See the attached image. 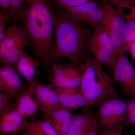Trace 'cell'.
<instances>
[{
	"mask_svg": "<svg viewBox=\"0 0 135 135\" xmlns=\"http://www.w3.org/2000/svg\"><path fill=\"white\" fill-rule=\"evenodd\" d=\"M53 4L47 0H27L21 20L36 55L43 63L53 60L54 54V15Z\"/></svg>",
	"mask_w": 135,
	"mask_h": 135,
	"instance_id": "obj_1",
	"label": "cell"
},
{
	"mask_svg": "<svg viewBox=\"0 0 135 135\" xmlns=\"http://www.w3.org/2000/svg\"><path fill=\"white\" fill-rule=\"evenodd\" d=\"M54 14V58L62 57L73 63H84L89 57L92 33L85 25L75 22L62 8Z\"/></svg>",
	"mask_w": 135,
	"mask_h": 135,
	"instance_id": "obj_2",
	"label": "cell"
},
{
	"mask_svg": "<svg viewBox=\"0 0 135 135\" xmlns=\"http://www.w3.org/2000/svg\"><path fill=\"white\" fill-rule=\"evenodd\" d=\"M79 89L87 102L84 112L104 100L119 98L111 78L94 58L89 59L83 63Z\"/></svg>",
	"mask_w": 135,
	"mask_h": 135,
	"instance_id": "obj_3",
	"label": "cell"
},
{
	"mask_svg": "<svg viewBox=\"0 0 135 135\" xmlns=\"http://www.w3.org/2000/svg\"><path fill=\"white\" fill-rule=\"evenodd\" d=\"M28 39L24 27L15 24L7 30L5 38L0 43V61L2 66L16 69L17 62Z\"/></svg>",
	"mask_w": 135,
	"mask_h": 135,
	"instance_id": "obj_4",
	"label": "cell"
},
{
	"mask_svg": "<svg viewBox=\"0 0 135 135\" xmlns=\"http://www.w3.org/2000/svg\"><path fill=\"white\" fill-rule=\"evenodd\" d=\"M98 116L104 130L113 129L125 126L128 115L126 101L119 98H109L98 104Z\"/></svg>",
	"mask_w": 135,
	"mask_h": 135,
	"instance_id": "obj_5",
	"label": "cell"
},
{
	"mask_svg": "<svg viewBox=\"0 0 135 135\" xmlns=\"http://www.w3.org/2000/svg\"><path fill=\"white\" fill-rule=\"evenodd\" d=\"M90 49L94 58L102 65L113 68L118 54L112 40L102 25L94 29Z\"/></svg>",
	"mask_w": 135,
	"mask_h": 135,
	"instance_id": "obj_6",
	"label": "cell"
},
{
	"mask_svg": "<svg viewBox=\"0 0 135 135\" xmlns=\"http://www.w3.org/2000/svg\"><path fill=\"white\" fill-rule=\"evenodd\" d=\"M82 64H54L50 70L49 77L52 86L56 88H79Z\"/></svg>",
	"mask_w": 135,
	"mask_h": 135,
	"instance_id": "obj_7",
	"label": "cell"
},
{
	"mask_svg": "<svg viewBox=\"0 0 135 135\" xmlns=\"http://www.w3.org/2000/svg\"><path fill=\"white\" fill-rule=\"evenodd\" d=\"M63 9L75 22L94 29L102 25L106 14L103 5L93 0L77 7Z\"/></svg>",
	"mask_w": 135,
	"mask_h": 135,
	"instance_id": "obj_8",
	"label": "cell"
},
{
	"mask_svg": "<svg viewBox=\"0 0 135 135\" xmlns=\"http://www.w3.org/2000/svg\"><path fill=\"white\" fill-rule=\"evenodd\" d=\"M113 68L114 81L127 95L135 98V68L126 53H119Z\"/></svg>",
	"mask_w": 135,
	"mask_h": 135,
	"instance_id": "obj_9",
	"label": "cell"
},
{
	"mask_svg": "<svg viewBox=\"0 0 135 135\" xmlns=\"http://www.w3.org/2000/svg\"><path fill=\"white\" fill-rule=\"evenodd\" d=\"M102 3L106 9V14L101 25L110 37L119 55L121 52L122 37L126 23L116 8L107 2Z\"/></svg>",
	"mask_w": 135,
	"mask_h": 135,
	"instance_id": "obj_10",
	"label": "cell"
},
{
	"mask_svg": "<svg viewBox=\"0 0 135 135\" xmlns=\"http://www.w3.org/2000/svg\"><path fill=\"white\" fill-rule=\"evenodd\" d=\"M38 80L35 84L33 96L44 119L53 110L61 106L58 95L55 90L52 88L53 86L46 85L44 83L40 84Z\"/></svg>",
	"mask_w": 135,
	"mask_h": 135,
	"instance_id": "obj_11",
	"label": "cell"
},
{
	"mask_svg": "<svg viewBox=\"0 0 135 135\" xmlns=\"http://www.w3.org/2000/svg\"><path fill=\"white\" fill-rule=\"evenodd\" d=\"M16 69L6 66L0 68V90L10 98H16L24 91V85Z\"/></svg>",
	"mask_w": 135,
	"mask_h": 135,
	"instance_id": "obj_12",
	"label": "cell"
},
{
	"mask_svg": "<svg viewBox=\"0 0 135 135\" xmlns=\"http://www.w3.org/2000/svg\"><path fill=\"white\" fill-rule=\"evenodd\" d=\"M0 114V132L3 134L17 135L23 132L28 122L26 118L12 107Z\"/></svg>",
	"mask_w": 135,
	"mask_h": 135,
	"instance_id": "obj_13",
	"label": "cell"
},
{
	"mask_svg": "<svg viewBox=\"0 0 135 135\" xmlns=\"http://www.w3.org/2000/svg\"><path fill=\"white\" fill-rule=\"evenodd\" d=\"M38 75V73L36 72L35 79L32 84L20 94L16 98L15 108L25 118H30L35 115L40 110L37 101L35 98H33Z\"/></svg>",
	"mask_w": 135,
	"mask_h": 135,
	"instance_id": "obj_14",
	"label": "cell"
},
{
	"mask_svg": "<svg viewBox=\"0 0 135 135\" xmlns=\"http://www.w3.org/2000/svg\"><path fill=\"white\" fill-rule=\"evenodd\" d=\"M98 128L94 114L89 112L74 116L66 135H85Z\"/></svg>",
	"mask_w": 135,
	"mask_h": 135,
	"instance_id": "obj_15",
	"label": "cell"
},
{
	"mask_svg": "<svg viewBox=\"0 0 135 135\" xmlns=\"http://www.w3.org/2000/svg\"><path fill=\"white\" fill-rule=\"evenodd\" d=\"M60 105L71 110L80 107H86L87 102L80 89L56 88Z\"/></svg>",
	"mask_w": 135,
	"mask_h": 135,
	"instance_id": "obj_16",
	"label": "cell"
},
{
	"mask_svg": "<svg viewBox=\"0 0 135 135\" xmlns=\"http://www.w3.org/2000/svg\"><path fill=\"white\" fill-rule=\"evenodd\" d=\"M73 117L71 110L60 107L44 119L50 123L59 135H66Z\"/></svg>",
	"mask_w": 135,
	"mask_h": 135,
	"instance_id": "obj_17",
	"label": "cell"
},
{
	"mask_svg": "<svg viewBox=\"0 0 135 135\" xmlns=\"http://www.w3.org/2000/svg\"><path fill=\"white\" fill-rule=\"evenodd\" d=\"M39 66L38 62L23 51L17 62L16 70L19 75L24 78L29 86L34 81L36 71Z\"/></svg>",
	"mask_w": 135,
	"mask_h": 135,
	"instance_id": "obj_18",
	"label": "cell"
},
{
	"mask_svg": "<svg viewBox=\"0 0 135 135\" xmlns=\"http://www.w3.org/2000/svg\"><path fill=\"white\" fill-rule=\"evenodd\" d=\"M27 3V0H11L8 21L15 23L17 20L22 19L26 11Z\"/></svg>",
	"mask_w": 135,
	"mask_h": 135,
	"instance_id": "obj_19",
	"label": "cell"
},
{
	"mask_svg": "<svg viewBox=\"0 0 135 135\" xmlns=\"http://www.w3.org/2000/svg\"><path fill=\"white\" fill-rule=\"evenodd\" d=\"M25 129L31 131L39 135H59L50 123L45 120L28 122Z\"/></svg>",
	"mask_w": 135,
	"mask_h": 135,
	"instance_id": "obj_20",
	"label": "cell"
},
{
	"mask_svg": "<svg viewBox=\"0 0 135 135\" xmlns=\"http://www.w3.org/2000/svg\"><path fill=\"white\" fill-rule=\"evenodd\" d=\"M122 38L123 43L121 52L126 53L131 44L135 41V21L127 22Z\"/></svg>",
	"mask_w": 135,
	"mask_h": 135,
	"instance_id": "obj_21",
	"label": "cell"
},
{
	"mask_svg": "<svg viewBox=\"0 0 135 135\" xmlns=\"http://www.w3.org/2000/svg\"><path fill=\"white\" fill-rule=\"evenodd\" d=\"M92 0H50L52 4H55L63 8L73 7L84 4Z\"/></svg>",
	"mask_w": 135,
	"mask_h": 135,
	"instance_id": "obj_22",
	"label": "cell"
},
{
	"mask_svg": "<svg viewBox=\"0 0 135 135\" xmlns=\"http://www.w3.org/2000/svg\"><path fill=\"white\" fill-rule=\"evenodd\" d=\"M101 2H107L116 8L120 15L123 10L127 8L129 5L135 4V2L124 0H99Z\"/></svg>",
	"mask_w": 135,
	"mask_h": 135,
	"instance_id": "obj_23",
	"label": "cell"
},
{
	"mask_svg": "<svg viewBox=\"0 0 135 135\" xmlns=\"http://www.w3.org/2000/svg\"><path fill=\"white\" fill-rule=\"evenodd\" d=\"M8 21L7 14L1 11L0 12V43L4 40L7 34L6 22Z\"/></svg>",
	"mask_w": 135,
	"mask_h": 135,
	"instance_id": "obj_24",
	"label": "cell"
},
{
	"mask_svg": "<svg viewBox=\"0 0 135 135\" xmlns=\"http://www.w3.org/2000/svg\"><path fill=\"white\" fill-rule=\"evenodd\" d=\"M10 98L2 92H0V114L2 113L6 109L12 107Z\"/></svg>",
	"mask_w": 135,
	"mask_h": 135,
	"instance_id": "obj_25",
	"label": "cell"
},
{
	"mask_svg": "<svg viewBox=\"0 0 135 135\" xmlns=\"http://www.w3.org/2000/svg\"><path fill=\"white\" fill-rule=\"evenodd\" d=\"M126 9L129 10L128 12H123L120 15L127 20V22L135 21V3L129 5Z\"/></svg>",
	"mask_w": 135,
	"mask_h": 135,
	"instance_id": "obj_26",
	"label": "cell"
},
{
	"mask_svg": "<svg viewBox=\"0 0 135 135\" xmlns=\"http://www.w3.org/2000/svg\"><path fill=\"white\" fill-rule=\"evenodd\" d=\"M123 127L113 129L104 130L101 135H123Z\"/></svg>",
	"mask_w": 135,
	"mask_h": 135,
	"instance_id": "obj_27",
	"label": "cell"
},
{
	"mask_svg": "<svg viewBox=\"0 0 135 135\" xmlns=\"http://www.w3.org/2000/svg\"><path fill=\"white\" fill-rule=\"evenodd\" d=\"M135 125V111L128 113L127 117L125 126H131Z\"/></svg>",
	"mask_w": 135,
	"mask_h": 135,
	"instance_id": "obj_28",
	"label": "cell"
},
{
	"mask_svg": "<svg viewBox=\"0 0 135 135\" xmlns=\"http://www.w3.org/2000/svg\"><path fill=\"white\" fill-rule=\"evenodd\" d=\"M11 0H0V7L1 11L7 14V16L10 6Z\"/></svg>",
	"mask_w": 135,
	"mask_h": 135,
	"instance_id": "obj_29",
	"label": "cell"
},
{
	"mask_svg": "<svg viewBox=\"0 0 135 135\" xmlns=\"http://www.w3.org/2000/svg\"><path fill=\"white\" fill-rule=\"evenodd\" d=\"M129 50L130 51L131 57L135 61V41L131 44Z\"/></svg>",
	"mask_w": 135,
	"mask_h": 135,
	"instance_id": "obj_30",
	"label": "cell"
},
{
	"mask_svg": "<svg viewBox=\"0 0 135 135\" xmlns=\"http://www.w3.org/2000/svg\"><path fill=\"white\" fill-rule=\"evenodd\" d=\"M39 135L36 134V133H34L31 131L25 129L22 132L21 134L19 135Z\"/></svg>",
	"mask_w": 135,
	"mask_h": 135,
	"instance_id": "obj_31",
	"label": "cell"
},
{
	"mask_svg": "<svg viewBox=\"0 0 135 135\" xmlns=\"http://www.w3.org/2000/svg\"><path fill=\"white\" fill-rule=\"evenodd\" d=\"M85 135H98V128L94 129L93 131H91L90 133H88Z\"/></svg>",
	"mask_w": 135,
	"mask_h": 135,
	"instance_id": "obj_32",
	"label": "cell"
},
{
	"mask_svg": "<svg viewBox=\"0 0 135 135\" xmlns=\"http://www.w3.org/2000/svg\"><path fill=\"white\" fill-rule=\"evenodd\" d=\"M124 1H128L132 2H135V0H124Z\"/></svg>",
	"mask_w": 135,
	"mask_h": 135,
	"instance_id": "obj_33",
	"label": "cell"
},
{
	"mask_svg": "<svg viewBox=\"0 0 135 135\" xmlns=\"http://www.w3.org/2000/svg\"><path fill=\"white\" fill-rule=\"evenodd\" d=\"M1 135H5V134H1Z\"/></svg>",
	"mask_w": 135,
	"mask_h": 135,
	"instance_id": "obj_34",
	"label": "cell"
},
{
	"mask_svg": "<svg viewBox=\"0 0 135 135\" xmlns=\"http://www.w3.org/2000/svg\"><path fill=\"white\" fill-rule=\"evenodd\" d=\"M135 41H134V42H135Z\"/></svg>",
	"mask_w": 135,
	"mask_h": 135,
	"instance_id": "obj_35",
	"label": "cell"
}]
</instances>
